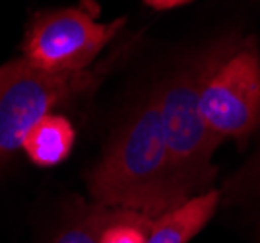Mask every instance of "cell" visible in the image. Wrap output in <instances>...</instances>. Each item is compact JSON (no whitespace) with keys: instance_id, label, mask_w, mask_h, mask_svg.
Masks as SVG:
<instances>
[{"instance_id":"obj_1","label":"cell","mask_w":260,"mask_h":243,"mask_svg":"<svg viewBox=\"0 0 260 243\" xmlns=\"http://www.w3.org/2000/svg\"><path fill=\"white\" fill-rule=\"evenodd\" d=\"M93 202L157 218L188 197L177 181L167 152L157 98L152 94L122 123L87 173Z\"/></svg>"},{"instance_id":"obj_2","label":"cell","mask_w":260,"mask_h":243,"mask_svg":"<svg viewBox=\"0 0 260 243\" xmlns=\"http://www.w3.org/2000/svg\"><path fill=\"white\" fill-rule=\"evenodd\" d=\"M214 51L216 45L184 63L153 92L171 166L188 199L210 191L217 173L212 158L221 140L208 129L198 107L200 88L212 65Z\"/></svg>"},{"instance_id":"obj_3","label":"cell","mask_w":260,"mask_h":243,"mask_svg":"<svg viewBox=\"0 0 260 243\" xmlns=\"http://www.w3.org/2000/svg\"><path fill=\"white\" fill-rule=\"evenodd\" d=\"M120 53L99 67L56 74L29 65L25 58L0 67V166L22 148L23 136L37 121L98 88Z\"/></svg>"},{"instance_id":"obj_4","label":"cell","mask_w":260,"mask_h":243,"mask_svg":"<svg viewBox=\"0 0 260 243\" xmlns=\"http://www.w3.org/2000/svg\"><path fill=\"white\" fill-rule=\"evenodd\" d=\"M200 115L223 140L245 144L260 131V53L252 39L216 45L200 88Z\"/></svg>"},{"instance_id":"obj_5","label":"cell","mask_w":260,"mask_h":243,"mask_svg":"<svg viewBox=\"0 0 260 243\" xmlns=\"http://www.w3.org/2000/svg\"><path fill=\"white\" fill-rule=\"evenodd\" d=\"M124 25V18L101 23L86 6L45 12L23 39V58L33 67L68 74L91 68L101 51Z\"/></svg>"},{"instance_id":"obj_6","label":"cell","mask_w":260,"mask_h":243,"mask_svg":"<svg viewBox=\"0 0 260 243\" xmlns=\"http://www.w3.org/2000/svg\"><path fill=\"white\" fill-rule=\"evenodd\" d=\"M221 202L219 189H210L202 195L184 200L183 204L152 218L148 243H188L212 220Z\"/></svg>"},{"instance_id":"obj_7","label":"cell","mask_w":260,"mask_h":243,"mask_svg":"<svg viewBox=\"0 0 260 243\" xmlns=\"http://www.w3.org/2000/svg\"><path fill=\"white\" fill-rule=\"evenodd\" d=\"M76 133L64 115L51 113L37 121L25 133L22 150L39 167H53L62 164L74 148Z\"/></svg>"},{"instance_id":"obj_8","label":"cell","mask_w":260,"mask_h":243,"mask_svg":"<svg viewBox=\"0 0 260 243\" xmlns=\"http://www.w3.org/2000/svg\"><path fill=\"white\" fill-rule=\"evenodd\" d=\"M111 206L74 199L49 243H101V233L111 218Z\"/></svg>"},{"instance_id":"obj_9","label":"cell","mask_w":260,"mask_h":243,"mask_svg":"<svg viewBox=\"0 0 260 243\" xmlns=\"http://www.w3.org/2000/svg\"><path fill=\"white\" fill-rule=\"evenodd\" d=\"M223 204H258L260 202V142L254 154L219 189Z\"/></svg>"},{"instance_id":"obj_10","label":"cell","mask_w":260,"mask_h":243,"mask_svg":"<svg viewBox=\"0 0 260 243\" xmlns=\"http://www.w3.org/2000/svg\"><path fill=\"white\" fill-rule=\"evenodd\" d=\"M152 218L140 212L124 208H113L101 243H148V230Z\"/></svg>"},{"instance_id":"obj_11","label":"cell","mask_w":260,"mask_h":243,"mask_svg":"<svg viewBox=\"0 0 260 243\" xmlns=\"http://www.w3.org/2000/svg\"><path fill=\"white\" fill-rule=\"evenodd\" d=\"M148 6H152L155 10H171V8H177V6H183V4H188L192 0H144Z\"/></svg>"}]
</instances>
